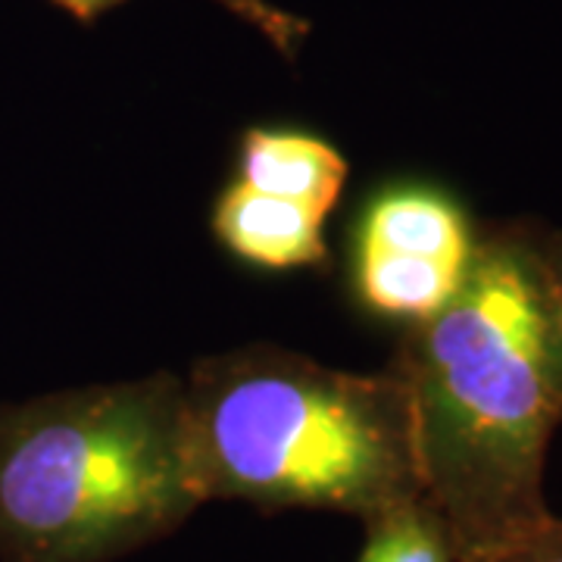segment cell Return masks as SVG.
Here are the masks:
<instances>
[{
    "label": "cell",
    "instance_id": "6da1fadb",
    "mask_svg": "<svg viewBox=\"0 0 562 562\" xmlns=\"http://www.w3.org/2000/svg\"><path fill=\"white\" fill-rule=\"evenodd\" d=\"M391 369L409 391L422 494L457 562H484L553 513L543 465L562 379L538 235L484 232L462 291L409 325Z\"/></svg>",
    "mask_w": 562,
    "mask_h": 562
},
{
    "label": "cell",
    "instance_id": "7a4b0ae2",
    "mask_svg": "<svg viewBox=\"0 0 562 562\" xmlns=\"http://www.w3.org/2000/svg\"><path fill=\"white\" fill-rule=\"evenodd\" d=\"M184 422L203 501L369 522L425 497L413 403L391 366L360 375L250 344L191 369Z\"/></svg>",
    "mask_w": 562,
    "mask_h": 562
},
{
    "label": "cell",
    "instance_id": "3957f363",
    "mask_svg": "<svg viewBox=\"0 0 562 562\" xmlns=\"http://www.w3.org/2000/svg\"><path fill=\"white\" fill-rule=\"evenodd\" d=\"M201 503L172 372L0 403V562H113Z\"/></svg>",
    "mask_w": 562,
    "mask_h": 562
},
{
    "label": "cell",
    "instance_id": "277c9868",
    "mask_svg": "<svg viewBox=\"0 0 562 562\" xmlns=\"http://www.w3.org/2000/svg\"><path fill=\"white\" fill-rule=\"evenodd\" d=\"M482 235L438 184H391L362 210L353 288L366 310L409 325L435 319L462 291Z\"/></svg>",
    "mask_w": 562,
    "mask_h": 562
},
{
    "label": "cell",
    "instance_id": "5b68a950",
    "mask_svg": "<svg viewBox=\"0 0 562 562\" xmlns=\"http://www.w3.org/2000/svg\"><path fill=\"white\" fill-rule=\"evenodd\" d=\"M325 216L313 206L232 181L213 210V232L238 260L262 269H306L328 257Z\"/></svg>",
    "mask_w": 562,
    "mask_h": 562
},
{
    "label": "cell",
    "instance_id": "8992f818",
    "mask_svg": "<svg viewBox=\"0 0 562 562\" xmlns=\"http://www.w3.org/2000/svg\"><path fill=\"white\" fill-rule=\"evenodd\" d=\"M238 181L306 203L328 220L347 181V160L328 140L291 128H250L238 150Z\"/></svg>",
    "mask_w": 562,
    "mask_h": 562
},
{
    "label": "cell",
    "instance_id": "52a82bcc",
    "mask_svg": "<svg viewBox=\"0 0 562 562\" xmlns=\"http://www.w3.org/2000/svg\"><path fill=\"white\" fill-rule=\"evenodd\" d=\"M366 528L360 562H457L447 528L425 497L369 519Z\"/></svg>",
    "mask_w": 562,
    "mask_h": 562
},
{
    "label": "cell",
    "instance_id": "ba28073f",
    "mask_svg": "<svg viewBox=\"0 0 562 562\" xmlns=\"http://www.w3.org/2000/svg\"><path fill=\"white\" fill-rule=\"evenodd\" d=\"M50 3H57L63 13H69L72 20L94 22L101 13H106L110 7H116L122 0H50ZM216 3L222 10H228L232 16L254 25L262 38L284 57H297V47L310 35V22L294 16L291 10H281L269 0H216Z\"/></svg>",
    "mask_w": 562,
    "mask_h": 562
},
{
    "label": "cell",
    "instance_id": "9c48e42d",
    "mask_svg": "<svg viewBox=\"0 0 562 562\" xmlns=\"http://www.w3.org/2000/svg\"><path fill=\"white\" fill-rule=\"evenodd\" d=\"M484 562H562V519L550 516L531 535H525L522 541Z\"/></svg>",
    "mask_w": 562,
    "mask_h": 562
},
{
    "label": "cell",
    "instance_id": "30bf717a",
    "mask_svg": "<svg viewBox=\"0 0 562 562\" xmlns=\"http://www.w3.org/2000/svg\"><path fill=\"white\" fill-rule=\"evenodd\" d=\"M538 250H541L543 288H547V303H550V322H553L562 379V232L550 235V238H538Z\"/></svg>",
    "mask_w": 562,
    "mask_h": 562
}]
</instances>
